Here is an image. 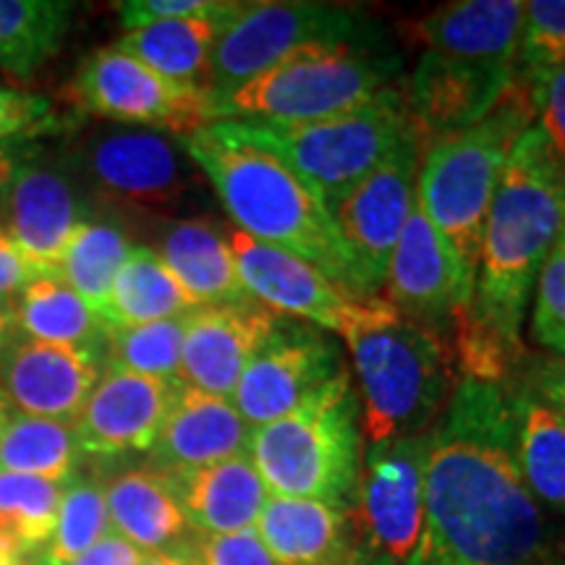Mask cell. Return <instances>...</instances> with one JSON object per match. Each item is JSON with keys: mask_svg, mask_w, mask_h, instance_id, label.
Returning a JSON list of instances; mask_svg holds the SVG:
<instances>
[{"mask_svg": "<svg viewBox=\"0 0 565 565\" xmlns=\"http://www.w3.org/2000/svg\"><path fill=\"white\" fill-rule=\"evenodd\" d=\"M540 503L515 461L513 387L463 377L424 450V532L412 565H536Z\"/></svg>", "mask_w": 565, "mask_h": 565, "instance_id": "obj_1", "label": "cell"}, {"mask_svg": "<svg viewBox=\"0 0 565 565\" xmlns=\"http://www.w3.org/2000/svg\"><path fill=\"white\" fill-rule=\"evenodd\" d=\"M565 228V179L532 126L508 160L482 233L469 309L456 320L463 377L505 383L526 359L521 328L547 254Z\"/></svg>", "mask_w": 565, "mask_h": 565, "instance_id": "obj_2", "label": "cell"}, {"mask_svg": "<svg viewBox=\"0 0 565 565\" xmlns=\"http://www.w3.org/2000/svg\"><path fill=\"white\" fill-rule=\"evenodd\" d=\"M179 145L215 189L233 228L307 259L353 299H366L330 210L278 154L246 139L233 121L204 126Z\"/></svg>", "mask_w": 565, "mask_h": 565, "instance_id": "obj_3", "label": "cell"}, {"mask_svg": "<svg viewBox=\"0 0 565 565\" xmlns=\"http://www.w3.org/2000/svg\"><path fill=\"white\" fill-rule=\"evenodd\" d=\"M338 335L362 385L366 440L424 435L454 393V349L440 328L412 320L374 296L359 303Z\"/></svg>", "mask_w": 565, "mask_h": 565, "instance_id": "obj_4", "label": "cell"}, {"mask_svg": "<svg viewBox=\"0 0 565 565\" xmlns=\"http://www.w3.org/2000/svg\"><path fill=\"white\" fill-rule=\"evenodd\" d=\"M534 124V87L519 74L482 121L435 139L422 154L416 202L454 246L471 282H477L484 221L500 175Z\"/></svg>", "mask_w": 565, "mask_h": 565, "instance_id": "obj_5", "label": "cell"}, {"mask_svg": "<svg viewBox=\"0 0 565 565\" xmlns=\"http://www.w3.org/2000/svg\"><path fill=\"white\" fill-rule=\"evenodd\" d=\"M362 437V408L343 366L291 414L252 429L246 456L270 494L341 508L356 484Z\"/></svg>", "mask_w": 565, "mask_h": 565, "instance_id": "obj_6", "label": "cell"}, {"mask_svg": "<svg viewBox=\"0 0 565 565\" xmlns=\"http://www.w3.org/2000/svg\"><path fill=\"white\" fill-rule=\"evenodd\" d=\"M398 58L364 45L317 47L215 100L217 121L307 124L353 113L393 89Z\"/></svg>", "mask_w": 565, "mask_h": 565, "instance_id": "obj_7", "label": "cell"}, {"mask_svg": "<svg viewBox=\"0 0 565 565\" xmlns=\"http://www.w3.org/2000/svg\"><path fill=\"white\" fill-rule=\"evenodd\" d=\"M246 139L291 166L333 210L412 131L404 95L391 89L377 103L345 116L307 124L233 121Z\"/></svg>", "mask_w": 565, "mask_h": 565, "instance_id": "obj_8", "label": "cell"}, {"mask_svg": "<svg viewBox=\"0 0 565 565\" xmlns=\"http://www.w3.org/2000/svg\"><path fill=\"white\" fill-rule=\"evenodd\" d=\"M364 17L345 6L317 0L242 3L225 21L212 51L207 82L212 103L296 55L317 47L364 45Z\"/></svg>", "mask_w": 565, "mask_h": 565, "instance_id": "obj_9", "label": "cell"}, {"mask_svg": "<svg viewBox=\"0 0 565 565\" xmlns=\"http://www.w3.org/2000/svg\"><path fill=\"white\" fill-rule=\"evenodd\" d=\"M66 166L103 202L145 215H173L200 192V168L179 141L147 129L95 134L68 152Z\"/></svg>", "mask_w": 565, "mask_h": 565, "instance_id": "obj_10", "label": "cell"}, {"mask_svg": "<svg viewBox=\"0 0 565 565\" xmlns=\"http://www.w3.org/2000/svg\"><path fill=\"white\" fill-rule=\"evenodd\" d=\"M68 100L87 116L179 139L217 121L210 89L166 79L116 45L89 53L76 66Z\"/></svg>", "mask_w": 565, "mask_h": 565, "instance_id": "obj_11", "label": "cell"}, {"mask_svg": "<svg viewBox=\"0 0 565 565\" xmlns=\"http://www.w3.org/2000/svg\"><path fill=\"white\" fill-rule=\"evenodd\" d=\"M422 154L424 145L412 129L372 173H366L330 210L366 299H374L385 288L393 249L416 204Z\"/></svg>", "mask_w": 565, "mask_h": 565, "instance_id": "obj_12", "label": "cell"}, {"mask_svg": "<svg viewBox=\"0 0 565 565\" xmlns=\"http://www.w3.org/2000/svg\"><path fill=\"white\" fill-rule=\"evenodd\" d=\"M427 433L370 443L359 463L356 521L372 550L393 565H412L424 532Z\"/></svg>", "mask_w": 565, "mask_h": 565, "instance_id": "obj_13", "label": "cell"}, {"mask_svg": "<svg viewBox=\"0 0 565 565\" xmlns=\"http://www.w3.org/2000/svg\"><path fill=\"white\" fill-rule=\"evenodd\" d=\"M341 370V353L320 328L280 317L278 328L246 366L231 401L244 422L259 429L299 408Z\"/></svg>", "mask_w": 565, "mask_h": 565, "instance_id": "obj_14", "label": "cell"}, {"mask_svg": "<svg viewBox=\"0 0 565 565\" xmlns=\"http://www.w3.org/2000/svg\"><path fill=\"white\" fill-rule=\"evenodd\" d=\"M87 221L79 183L61 168L21 162L0 189V228L38 275H58L66 246Z\"/></svg>", "mask_w": 565, "mask_h": 565, "instance_id": "obj_15", "label": "cell"}, {"mask_svg": "<svg viewBox=\"0 0 565 565\" xmlns=\"http://www.w3.org/2000/svg\"><path fill=\"white\" fill-rule=\"evenodd\" d=\"M515 79V63L461 61L424 51L404 89L408 124L422 145L424 139L433 145L482 121Z\"/></svg>", "mask_w": 565, "mask_h": 565, "instance_id": "obj_16", "label": "cell"}, {"mask_svg": "<svg viewBox=\"0 0 565 565\" xmlns=\"http://www.w3.org/2000/svg\"><path fill=\"white\" fill-rule=\"evenodd\" d=\"M244 291L280 317L312 322L320 330L341 333L364 299H353L328 275L296 254L278 249L244 231L225 225Z\"/></svg>", "mask_w": 565, "mask_h": 565, "instance_id": "obj_17", "label": "cell"}, {"mask_svg": "<svg viewBox=\"0 0 565 565\" xmlns=\"http://www.w3.org/2000/svg\"><path fill=\"white\" fill-rule=\"evenodd\" d=\"M471 294L475 282L466 275L456 249L416 202L393 249L383 299L401 315L440 328L437 322L443 320L456 324L469 309Z\"/></svg>", "mask_w": 565, "mask_h": 565, "instance_id": "obj_18", "label": "cell"}, {"mask_svg": "<svg viewBox=\"0 0 565 565\" xmlns=\"http://www.w3.org/2000/svg\"><path fill=\"white\" fill-rule=\"evenodd\" d=\"M278 322L280 315L254 299L196 307L183 317L179 383L231 398Z\"/></svg>", "mask_w": 565, "mask_h": 565, "instance_id": "obj_19", "label": "cell"}, {"mask_svg": "<svg viewBox=\"0 0 565 565\" xmlns=\"http://www.w3.org/2000/svg\"><path fill=\"white\" fill-rule=\"evenodd\" d=\"M175 385L108 366L71 422L82 456L121 458L152 450Z\"/></svg>", "mask_w": 565, "mask_h": 565, "instance_id": "obj_20", "label": "cell"}, {"mask_svg": "<svg viewBox=\"0 0 565 565\" xmlns=\"http://www.w3.org/2000/svg\"><path fill=\"white\" fill-rule=\"evenodd\" d=\"M100 374V353L19 335L0 356V393L13 414L71 424Z\"/></svg>", "mask_w": 565, "mask_h": 565, "instance_id": "obj_21", "label": "cell"}, {"mask_svg": "<svg viewBox=\"0 0 565 565\" xmlns=\"http://www.w3.org/2000/svg\"><path fill=\"white\" fill-rule=\"evenodd\" d=\"M249 437L252 427L231 398L179 383L150 454L160 471L181 475L246 456Z\"/></svg>", "mask_w": 565, "mask_h": 565, "instance_id": "obj_22", "label": "cell"}, {"mask_svg": "<svg viewBox=\"0 0 565 565\" xmlns=\"http://www.w3.org/2000/svg\"><path fill=\"white\" fill-rule=\"evenodd\" d=\"M103 487L113 534L147 555H186L194 532L171 475L160 469H126Z\"/></svg>", "mask_w": 565, "mask_h": 565, "instance_id": "obj_23", "label": "cell"}, {"mask_svg": "<svg viewBox=\"0 0 565 565\" xmlns=\"http://www.w3.org/2000/svg\"><path fill=\"white\" fill-rule=\"evenodd\" d=\"M521 24V0H461L416 21L414 34L427 53L519 66Z\"/></svg>", "mask_w": 565, "mask_h": 565, "instance_id": "obj_24", "label": "cell"}, {"mask_svg": "<svg viewBox=\"0 0 565 565\" xmlns=\"http://www.w3.org/2000/svg\"><path fill=\"white\" fill-rule=\"evenodd\" d=\"M179 503L194 534H236L257 526L270 498L249 456L171 475Z\"/></svg>", "mask_w": 565, "mask_h": 565, "instance_id": "obj_25", "label": "cell"}, {"mask_svg": "<svg viewBox=\"0 0 565 565\" xmlns=\"http://www.w3.org/2000/svg\"><path fill=\"white\" fill-rule=\"evenodd\" d=\"M154 252L200 307L252 299L238 278L223 225L204 217H181L166 225Z\"/></svg>", "mask_w": 565, "mask_h": 565, "instance_id": "obj_26", "label": "cell"}, {"mask_svg": "<svg viewBox=\"0 0 565 565\" xmlns=\"http://www.w3.org/2000/svg\"><path fill=\"white\" fill-rule=\"evenodd\" d=\"M257 534L280 565H343L349 529L343 508L270 494Z\"/></svg>", "mask_w": 565, "mask_h": 565, "instance_id": "obj_27", "label": "cell"}, {"mask_svg": "<svg viewBox=\"0 0 565 565\" xmlns=\"http://www.w3.org/2000/svg\"><path fill=\"white\" fill-rule=\"evenodd\" d=\"M238 6L225 17L154 21L121 34L113 45L158 71L166 79L207 89L212 51L225 21L238 11Z\"/></svg>", "mask_w": 565, "mask_h": 565, "instance_id": "obj_28", "label": "cell"}, {"mask_svg": "<svg viewBox=\"0 0 565 565\" xmlns=\"http://www.w3.org/2000/svg\"><path fill=\"white\" fill-rule=\"evenodd\" d=\"M19 333L32 341L100 353L108 324L58 275H34L13 299Z\"/></svg>", "mask_w": 565, "mask_h": 565, "instance_id": "obj_29", "label": "cell"}, {"mask_svg": "<svg viewBox=\"0 0 565 565\" xmlns=\"http://www.w3.org/2000/svg\"><path fill=\"white\" fill-rule=\"evenodd\" d=\"M515 461L536 503L565 508V419L526 385L513 387Z\"/></svg>", "mask_w": 565, "mask_h": 565, "instance_id": "obj_30", "label": "cell"}, {"mask_svg": "<svg viewBox=\"0 0 565 565\" xmlns=\"http://www.w3.org/2000/svg\"><path fill=\"white\" fill-rule=\"evenodd\" d=\"M196 307L200 303L183 291L158 252L150 246H134L113 282L105 324L131 328V324L179 320L194 312Z\"/></svg>", "mask_w": 565, "mask_h": 565, "instance_id": "obj_31", "label": "cell"}, {"mask_svg": "<svg viewBox=\"0 0 565 565\" xmlns=\"http://www.w3.org/2000/svg\"><path fill=\"white\" fill-rule=\"evenodd\" d=\"M74 11L66 0H0V71L30 79L61 51Z\"/></svg>", "mask_w": 565, "mask_h": 565, "instance_id": "obj_32", "label": "cell"}, {"mask_svg": "<svg viewBox=\"0 0 565 565\" xmlns=\"http://www.w3.org/2000/svg\"><path fill=\"white\" fill-rule=\"evenodd\" d=\"M82 450L68 422L11 414L0 433V471L68 484Z\"/></svg>", "mask_w": 565, "mask_h": 565, "instance_id": "obj_33", "label": "cell"}, {"mask_svg": "<svg viewBox=\"0 0 565 565\" xmlns=\"http://www.w3.org/2000/svg\"><path fill=\"white\" fill-rule=\"evenodd\" d=\"M131 242L121 225L89 221L79 225L63 254L58 278L103 317L108 309L113 282L131 254Z\"/></svg>", "mask_w": 565, "mask_h": 565, "instance_id": "obj_34", "label": "cell"}, {"mask_svg": "<svg viewBox=\"0 0 565 565\" xmlns=\"http://www.w3.org/2000/svg\"><path fill=\"white\" fill-rule=\"evenodd\" d=\"M110 534L105 487L92 477H74L63 487L53 536L34 553L32 565H71Z\"/></svg>", "mask_w": 565, "mask_h": 565, "instance_id": "obj_35", "label": "cell"}, {"mask_svg": "<svg viewBox=\"0 0 565 565\" xmlns=\"http://www.w3.org/2000/svg\"><path fill=\"white\" fill-rule=\"evenodd\" d=\"M58 482L0 471V540L24 555L40 553L53 536L63 498Z\"/></svg>", "mask_w": 565, "mask_h": 565, "instance_id": "obj_36", "label": "cell"}, {"mask_svg": "<svg viewBox=\"0 0 565 565\" xmlns=\"http://www.w3.org/2000/svg\"><path fill=\"white\" fill-rule=\"evenodd\" d=\"M183 349V317L131 328H108L105 351L108 366L141 374V377L179 383Z\"/></svg>", "mask_w": 565, "mask_h": 565, "instance_id": "obj_37", "label": "cell"}, {"mask_svg": "<svg viewBox=\"0 0 565 565\" xmlns=\"http://www.w3.org/2000/svg\"><path fill=\"white\" fill-rule=\"evenodd\" d=\"M565 66V0L524 3L519 42V74L540 82Z\"/></svg>", "mask_w": 565, "mask_h": 565, "instance_id": "obj_38", "label": "cell"}, {"mask_svg": "<svg viewBox=\"0 0 565 565\" xmlns=\"http://www.w3.org/2000/svg\"><path fill=\"white\" fill-rule=\"evenodd\" d=\"M532 333L542 345L565 359V228L536 278Z\"/></svg>", "mask_w": 565, "mask_h": 565, "instance_id": "obj_39", "label": "cell"}, {"mask_svg": "<svg viewBox=\"0 0 565 565\" xmlns=\"http://www.w3.org/2000/svg\"><path fill=\"white\" fill-rule=\"evenodd\" d=\"M183 557L194 565H280L265 547V542L259 540L257 529L217 536L194 534Z\"/></svg>", "mask_w": 565, "mask_h": 565, "instance_id": "obj_40", "label": "cell"}, {"mask_svg": "<svg viewBox=\"0 0 565 565\" xmlns=\"http://www.w3.org/2000/svg\"><path fill=\"white\" fill-rule=\"evenodd\" d=\"M236 6L238 3H233V0H126V3H118L116 9L124 32H131L168 19L225 17Z\"/></svg>", "mask_w": 565, "mask_h": 565, "instance_id": "obj_41", "label": "cell"}, {"mask_svg": "<svg viewBox=\"0 0 565 565\" xmlns=\"http://www.w3.org/2000/svg\"><path fill=\"white\" fill-rule=\"evenodd\" d=\"M55 124L53 103L34 92L0 87V145L21 137H38Z\"/></svg>", "mask_w": 565, "mask_h": 565, "instance_id": "obj_42", "label": "cell"}, {"mask_svg": "<svg viewBox=\"0 0 565 565\" xmlns=\"http://www.w3.org/2000/svg\"><path fill=\"white\" fill-rule=\"evenodd\" d=\"M529 82V79H526ZM536 100V129L545 139L547 152L565 179V66L540 82H529Z\"/></svg>", "mask_w": 565, "mask_h": 565, "instance_id": "obj_43", "label": "cell"}, {"mask_svg": "<svg viewBox=\"0 0 565 565\" xmlns=\"http://www.w3.org/2000/svg\"><path fill=\"white\" fill-rule=\"evenodd\" d=\"M524 385L529 391L540 395L547 406H553L555 412L565 419V359L561 356L536 359V362H532V366H529Z\"/></svg>", "mask_w": 565, "mask_h": 565, "instance_id": "obj_44", "label": "cell"}, {"mask_svg": "<svg viewBox=\"0 0 565 565\" xmlns=\"http://www.w3.org/2000/svg\"><path fill=\"white\" fill-rule=\"evenodd\" d=\"M152 555H147L145 550L134 547L131 542L121 540L118 534H108L97 542L95 547H89L82 557H76L71 565H150Z\"/></svg>", "mask_w": 565, "mask_h": 565, "instance_id": "obj_45", "label": "cell"}, {"mask_svg": "<svg viewBox=\"0 0 565 565\" xmlns=\"http://www.w3.org/2000/svg\"><path fill=\"white\" fill-rule=\"evenodd\" d=\"M30 263L21 257V252L11 244L6 231L0 228V301H13L21 288L34 278Z\"/></svg>", "mask_w": 565, "mask_h": 565, "instance_id": "obj_46", "label": "cell"}, {"mask_svg": "<svg viewBox=\"0 0 565 565\" xmlns=\"http://www.w3.org/2000/svg\"><path fill=\"white\" fill-rule=\"evenodd\" d=\"M19 322L17 312H13V301H0V356L11 349V343L17 341Z\"/></svg>", "mask_w": 565, "mask_h": 565, "instance_id": "obj_47", "label": "cell"}, {"mask_svg": "<svg viewBox=\"0 0 565 565\" xmlns=\"http://www.w3.org/2000/svg\"><path fill=\"white\" fill-rule=\"evenodd\" d=\"M19 166L21 162L17 160V152L9 150L6 145H0V189L13 179V173H17Z\"/></svg>", "mask_w": 565, "mask_h": 565, "instance_id": "obj_48", "label": "cell"}, {"mask_svg": "<svg viewBox=\"0 0 565 565\" xmlns=\"http://www.w3.org/2000/svg\"><path fill=\"white\" fill-rule=\"evenodd\" d=\"M0 565H26V555L19 547H13L11 542L0 540Z\"/></svg>", "mask_w": 565, "mask_h": 565, "instance_id": "obj_49", "label": "cell"}, {"mask_svg": "<svg viewBox=\"0 0 565 565\" xmlns=\"http://www.w3.org/2000/svg\"><path fill=\"white\" fill-rule=\"evenodd\" d=\"M150 565H194L186 557H175V555H152Z\"/></svg>", "mask_w": 565, "mask_h": 565, "instance_id": "obj_50", "label": "cell"}, {"mask_svg": "<svg viewBox=\"0 0 565 565\" xmlns=\"http://www.w3.org/2000/svg\"><path fill=\"white\" fill-rule=\"evenodd\" d=\"M11 406H9V401H6V395L0 393V433H3V427L6 424H9V419H11Z\"/></svg>", "mask_w": 565, "mask_h": 565, "instance_id": "obj_51", "label": "cell"}]
</instances>
